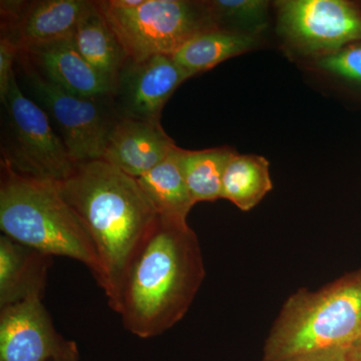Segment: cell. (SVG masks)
Returning a JSON list of instances; mask_svg holds the SVG:
<instances>
[{"mask_svg": "<svg viewBox=\"0 0 361 361\" xmlns=\"http://www.w3.org/2000/svg\"><path fill=\"white\" fill-rule=\"evenodd\" d=\"M49 361H80V353L75 341H66L63 348Z\"/></svg>", "mask_w": 361, "mask_h": 361, "instance_id": "24", "label": "cell"}, {"mask_svg": "<svg viewBox=\"0 0 361 361\" xmlns=\"http://www.w3.org/2000/svg\"><path fill=\"white\" fill-rule=\"evenodd\" d=\"M348 361H361V341L351 346Z\"/></svg>", "mask_w": 361, "mask_h": 361, "instance_id": "25", "label": "cell"}, {"mask_svg": "<svg viewBox=\"0 0 361 361\" xmlns=\"http://www.w3.org/2000/svg\"><path fill=\"white\" fill-rule=\"evenodd\" d=\"M73 42L82 58L114 89L129 58L97 1H90L80 16Z\"/></svg>", "mask_w": 361, "mask_h": 361, "instance_id": "15", "label": "cell"}, {"mask_svg": "<svg viewBox=\"0 0 361 361\" xmlns=\"http://www.w3.org/2000/svg\"><path fill=\"white\" fill-rule=\"evenodd\" d=\"M0 177L4 235L51 257L77 260L99 282L101 264L94 243L56 183L18 174L2 160Z\"/></svg>", "mask_w": 361, "mask_h": 361, "instance_id": "3", "label": "cell"}, {"mask_svg": "<svg viewBox=\"0 0 361 361\" xmlns=\"http://www.w3.org/2000/svg\"><path fill=\"white\" fill-rule=\"evenodd\" d=\"M278 27L301 54H334L361 39V13L343 0H287L276 2Z\"/></svg>", "mask_w": 361, "mask_h": 361, "instance_id": "8", "label": "cell"}, {"mask_svg": "<svg viewBox=\"0 0 361 361\" xmlns=\"http://www.w3.org/2000/svg\"><path fill=\"white\" fill-rule=\"evenodd\" d=\"M188 78L172 56L128 59L114 85L111 102L118 118L160 122L164 106Z\"/></svg>", "mask_w": 361, "mask_h": 361, "instance_id": "9", "label": "cell"}, {"mask_svg": "<svg viewBox=\"0 0 361 361\" xmlns=\"http://www.w3.org/2000/svg\"><path fill=\"white\" fill-rule=\"evenodd\" d=\"M51 257L0 237V308L44 295Z\"/></svg>", "mask_w": 361, "mask_h": 361, "instance_id": "14", "label": "cell"}, {"mask_svg": "<svg viewBox=\"0 0 361 361\" xmlns=\"http://www.w3.org/2000/svg\"><path fill=\"white\" fill-rule=\"evenodd\" d=\"M205 275L187 221L157 215L126 268L111 310L134 336H161L186 314Z\"/></svg>", "mask_w": 361, "mask_h": 361, "instance_id": "1", "label": "cell"}, {"mask_svg": "<svg viewBox=\"0 0 361 361\" xmlns=\"http://www.w3.org/2000/svg\"><path fill=\"white\" fill-rule=\"evenodd\" d=\"M175 147L160 122L118 118L102 160L130 177L140 178L165 160Z\"/></svg>", "mask_w": 361, "mask_h": 361, "instance_id": "12", "label": "cell"}, {"mask_svg": "<svg viewBox=\"0 0 361 361\" xmlns=\"http://www.w3.org/2000/svg\"><path fill=\"white\" fill-rule=\"evenodd\" d=\"M360 341L361 269L289 297L266 339L262 361L348 348Z\"/></svg>", "mask_w": 361, "mask_h": 361, "instance_id": "4", "label": "cell"}, {"mask_svg": "<svg viewBox=\"0 0 361 361\" xmlns=\"http://www.w3.org/2000/svg\"><path fill=\"white\" fill-rule=\"evenodd\" d=\"M20 54L42 77L75 96L106 99L111 85L78 52L73 39L20 49Z\"/></svg>", "mask_w": 361, "mask_h": 361, "instance_id": "13", "label": "cell"}, {"mask_svg": "<svg viewBox=\"0 0 361 361\" xmlns=\"http://www.w3.org/2000/svg\"><path fill=\"white\" fill-rule=\"evenodd\" d=\"M216 25L219 27L254 35L267 23V1L261 0H215L208 1Z\"/></svg>", "mask_w": 361, "mask_h": 361, "instance_id": "20", "label": "cell"}, {"mask_svg": "<svg viewBox=\"0 0 361 361\" xmlns=\"http://www.w3.org/2000/svg\"><path fill=\"white\" fill-rule=\"evenodd\" d=\"M179 147L163 161L140 178H135L157 214L187 221L195 205L180 167Z\"/></svg>", "mask_w": 361, "mask_h": 361, "instance_id": "17", "label": "cell"}, {"mask_svg": "<svg viewBox=\"0 0 361 361\" xmlns=\"http://www.w3.org/2000/svg\"><path fill=\"white\" fill-rule=\"evenodd\" d=\"M272 188L269 163L264 157L235 153L226 167L221 199L231 202L240 210L249 211Z\"/></svg>", "mask_w": 361, "mask_h": 361, "instance_id": "18", "label": "cell"}, {"mask_svg": "<svg viewBox=\"0 0 361 361\" xmlns=\"http://www.w3.org/2000/svg\"><path fill=\"white\" fill-rule=\"evenodd\" d=\"M234 154L227 147L200 151L180 148V167L195 204L221 199L226 167Z\"/></svg>", "mask_w": 361, "mask_h": 361, "instance_id": "19", "label": "cell"}, {"mask_svg": "<svg viewBox=\"0 0 361 361\" xmlns=\"http://www.w3.org/2000/svg\"><path fill=\"white\" fill-rule=\"evenodd\" d=\"M56 185L94 243L102 271L97 283L111 308L126 268L158 214L135 178L103 160L77 164Z\"/></svg>", "mask_w": 361, "mask_h": 361, "instance_id": "2", "label": "cell"}, {"mask_svg": "<svg viewBox=\"0 0 361 361\" xmlns=\"http://www.w3.org/2000/svg\"><path fill=\"white\" fill-rule=\"evenodd\" d=\"M316 66L323 73L361 85V44H351L318 58Z\"/></svg>", "mask_w": 361, "mask_h": 361, "instance_id": "21", "label": "cell"}, {"mask_svg": "<svg viewBox=\"0 0 361 361\" xmlns=\"http://www.w3.org/2000/svg\"><path fill=\"white\" fill-rule=\"evenodd\" d=\"M255 44L254 35L216 26L192 37L173 59L192 78L250 51Z\"/></svg>", "mask_w": 361, "mask_h": 361, "instance_id": "16", "label": "cell"}, {"mask_svg": "<svg viewBox=\"0 0 361 361\" xmlns=\"http://www.w3.org/2000/svg\"><path fill=\"white\" fill-rule=\"evenodd\" d=\"M349 350L350 348L331 349V350L300 356V357L287 361H348Z\"/></svg>", "mask_w": 361, "mask_h": 361, "instance_id": "23", "label": "cell"}, {"mask_svg": "<svg viewBox=\"0 0 361 361\" xmlns=\"http://www.w3.org/2000/svg\"><path fill=\"white\" fill-rule=\"evenodd\" d=\"M23 87L56 126L71 161L102 160L106 140L118 118L110 97L85 99L58 87L35 70L20 54Z\"/></svg>", "mask_w": 361, "mask_h": 361, "instance_id": "7", "label": "cell"}, {"mask_svg": "<svg viewBox=\"0 0 361 361\" xmlns=\"http://www.w3.org/2000/svg\"><path fill=\"white\" fill-rule=\"evenodd\" d=\"M1 104V160L26 177L54 183L68 179L75 164L47 114L21 90L16 75Z\"/></svg>", "mask_w": 361, "mask_h": 361, "instance_id": "6", "label": "cell"}, {"mask_svg": "<svg viewBox=\"0 0 361 361\" xmlns=\"http://www.w3.org/2000/svg\"><path fill=\"white\" fill-rule=\"evenodd\" d=\"M87 0L1 1V37L20 49L73 39Z\"/></svg>", "mask_w": 361, "mask_h": 361, "instance_id": "10", "label": "cell"}, {"mask_svg": "<svg viewBox=\"0 0 361 361\" xmlns=\"http://www.w3.org/2000/svg\"><path fill=\"white\" fill-rule=\"evenodd\" d=\"M20 47L8 37H0V99L7 94L11 80L16 75L13 71L14 61L18 59Z\"/></svg>", "mask_w": 361, "mask_h": 361, "instance_id": "22", "label": "cell"}, {"mask_svg": "<svg viewBox=\"0 0 361 361\" xmlns=\"http://www.w3.org/2000/svg\"><path fill=\"white\" fill-rule=\"evenodd\" d=\"M66 341L54 329L42 297L0 308V361H49Z\"/></svg>", "mask_w": 361, "mask_h": 361, "instance_id": "11", "label": "cell"}, {"mask_svg": "<svg viewBox=\"0 0 361 361\" xmlns=\"http://www.w3.org/2000/svg\"><path fill=\"white\" fill-rule=\"evenodd\" d=\"M97 4L133 61L173 56L195 35L217 26L208 1L145 0L134 8L118 6L114 0Z\"/></svg>", "mask_w": 361, "mask_h": 361, "instance_id": "5", "label": "cell"}]
</instances>
